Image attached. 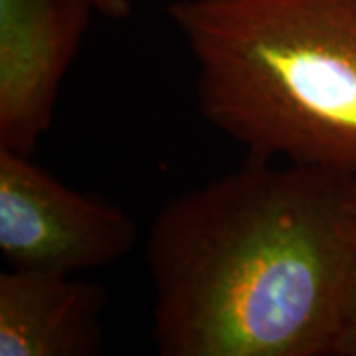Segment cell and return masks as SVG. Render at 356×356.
Segmentation results:
<instances>
[{
    "label": "cell",
    "instance_id": "cell-8",
    "mask_svg": "<svg viewBox=\"0 0 356 356\" xmlns=\"http://www.w3.org/2000/svg\"><path fill=\"white\" fill-rule=\"evenodd\" d=\"M350 208H353V212H355V216H356V182H355V191H353V202H350Z\"/></svg>",
    "mask_w": 356,
    "mask_h": 356
},
{
    "label": "cell",
    "instance_id": "cell-6",
    "mask_svg": "<svg viewBox=\"0 0 356 356\" xmlns=\"http://www.w3.org/2000/svg\"><path fill=\"white\" fill-rule=\"evenodd\" d=\"M331 356H356V259L348 280Z\"/></svg>",
    "mask_w": 356,
    "mask_h": 356
},
{
    "label": "cell",
    "instance_id": "cell-5",
    "mask_svg": "<svg viewBox=\"0 0 356 356\" xmlns=\"http://www.w3.org/2000/svg\"><path fill=\"white\" fill-rule=\"evenodd\" d=\"M107 289L65 273H0V356H95Z\"/></svg>",
    "mask_w": 356,
    "mask_h": 356
},
{
    "label": "cell",
    "instance_id": "cell-7",
    "mask_svg": "<svg viewBox=\"0 0 356 356\" xmlns=\"http://www.w3.org/2000/svg\"><path fill=\"white\" fill-rule=\"evenodd\" d=\"M91 2L95 6V13L113 20L127 18L131 14V0H91Z\"/></svg>",
    "mask_w": 356,
    "mask_h": 356
},
{
    "label": "cell",
    "instance_id": "cell-1",
    "mask_svg": "<svg viewBox=\"0 0 356 356\" xmlns=\"http://www.w3.org/2000/svg\"><path fill=\"white\" fill-rule=\"evenodd\" d=\"M356 177L248 159L154 216L161 356H331L356 259Z\"/></svg>",
    "mask_w": 356,
    "mask_h": 356
},
{
    "label": "cell",
    "instance_id": "cell-4",
    "mask_svg": "<svg viewBox=\"0 0 356 356\" xmlns=\"http://www.w3.org/2000/svg\"><path fill=\"white\" fill-rule=\"evenodd\" d=\"M91 0H0V149L30 154L51 127Z\"/></svg>",
    "mask_w": 356,
    "mask_h": 356
},
{
    "label": "cell",
    "instance_id": "cell-2",
    "mask_svg": "<svg viewBox=\"0 0 356 356\" xmlns=\"http://www.w3.org/2000/svg\"><path fill=\"white\" fill-rule=\"evenodd\" d=\"M202 117L250 159L356 177V0H175Z\"/></svg>",
    "mask_w": 356,
    "mask_h": 356
},
{
    "label": "cell",
    "instance_id": "cell-3",
    "mask_svg": "<svg viewBox=\"0 0 356 356\" xmlns=\"http://www.w3.org/2000/svg\"><path fill=\"white\" fill-rule=\"evenodd\" d=\"M135 220L113 202L77 192L30 154L0 149V254L8 269L74 275L125 259Z\"/></svg>",
    "mask_w": 356,
    "mask_h": 356
}]
</instances>
